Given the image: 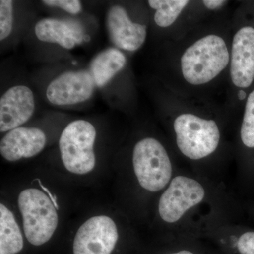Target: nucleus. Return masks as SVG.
Masks as SVG:
<instances>
[{
	"instance_id": "nucleus-19",
	"label": "nucleus",
	"mask_w": 254,
	"mask_h": 254,
	"mask_svg": "<svg viewBox=\"0 0 254 254\" xmlns=\"http://www.w3.org/2000/svg\"><path fill=\"white\" fill-rule=\"evenodd\" d=\"M42 2L47 6L59 7L71 14H78L82 10L81 2L78 0H43Z\"/></svg>"
},
{
	"instance_id": "nucleus-10",
	"label": "nucleus",
	"mask_w": 254,
	"mask_h": 254,
	"mask_svg": "<svg viewBox=\"0 0 254 254\" xmlns=\"http://www.w3.org/2000/svg\"><path fill=\"white\" fill-rule=\"evenodd\" d=\"M230 74L234 84L250 86L254 79V28H241L232 42Z\"/></svg>"
},
{
	"instance_id": "nucleus-17",
	"label": "nucleus",
	"mask_w": 254,
	"mask_h": 254,
	"mask_svg": "<svg viewBox=\"0 0 254 254\" xmlns=\"http://www.w3.org/2000/svg\"><path fill=\"white\" fill-rule=\"evenodd\" d=\"M241 138L248 148H254V91L249 95L241 128Z\"/></svg>"
},
{
	"instance_id": "nucleus-18",
	"label": "nucleus",
	"mask_w": 254,
	"mask_h": 254,
	"mask_svg": "<svg viewBox=\"0 0 254 254\" xmlns=\"http://www.w3.org/2000/svg\"><path fill=\"white\" fill-rule=\"evenodd\" d=\"M13 1H0V41H2L11 34L13 28Z\"/></svg>"
},
{
	"instance_id": "nucleus-9",
	"label": "nucleus",
	"mask_w": 254,
	"mask_h": 254,
	"mask_svg": "<svg viewBox=\"0 0 254 254\" xmlns=\"http://www.w3.org/2000/svg\"><path fill=\"white\" fill-rule=\"evenodd\" d=\"M35 109L34 95L28 87H11L0 98V131L18 128L30 120Z\"/></svg>"
},
{
	"instance_id": "nucleus-5",
	"label": "nucleus",
	"mask_w": 254,
	"mask_h": 254,
	"mask_svg": "<svg viewBox=\"0 0 254 254\" xmlns=\"http://www.w3.org/2000/svg\"><path fill=\"white\" fill-rule=\"evenodd\" d=\"M177 143L182 154L191 160H200L213 153L220 142V131L213 120L184 114L174 123Z\"/></svg>"
},
{
	"instance_id": "nucleus-11",
	"label": "nucleus",
	"mask_w": 254,
	"mask_h": 254,
	"mask_svg": "<svg viewBox=\"0 0 254 254\" xmlns=\"http://www.w3.org/2000/svg\"><path fill=\"white\" fill-rule=\"evenodd\" d=\"M106 23L110 39L120 49L136 51L144 43L146 26L132 22L126 10L122 6L116 5L110 8Z\"/></svg>"
},
{
	"instance_id": "nucleus-14",
	"label": "nucleus",
	"mask_w": 254,
	"mask_h": 254,
	"mask_svg": "<svg viewBox=\"0 0 254 254\" xmlns=\"http://www.w3.org/2000/svg\"><path fill=\"white\" fill-rule=\"evenodd\" d=\"M126 57L120 50L109 48L102 52L92 61L91 71L95 86L103 87L109 83L126 64Z\"/></svg>"
},
{
	"instance_id": "nucleus-8",
	"label": "nucleus",
	"mask_w": 254,
	"mask_h": 254,
	"mask_svg": "<svg viewBox=\"0 0 254 254\" xmlns=\"http://www.w3.org/2000/svg\"><path fill=\"white\" fill-rule=\"evenodd\" d=\"M95 83L89 71H67L55 78L46 90L48 101L55 105L83 103L91 98Z\"/></svg>"
},
{
	"instance_id": "nucleus-12",
	"label": "nucleus",
	"mask_w": 254,
	"mask_h": 254,
	"mask_svg": "<svg viewBox=\"0 0 254 254\" xmlns=\"http://www.w3.org/2000/svg\"><path fill=\"white\" fill-rule=\"evenodd\" d=\"M44 132L38 128L18 127L8 132L0 142L1 156L10 162L39 154L46 144Z\"/></svg>"
},
{
	"instance_id": "nucleus-3",
	"label": "nucleus",
	"mask_w": 254,
	"mask_h": 254,
	"mask_svg": "<svg viewBox=\"0 0 254 254\" xmlns=\"http://www.w3.org/2000/svg\"><path fill=\"white\" fill-rule=\"evenodd\" d=\"M96 130L86 120L68 124L60 138L59 146L65 168L70 173L86 175L95 168Z\"/></svg>"
},
{
	"instance_id": "nucleus-15",
	"label": "nucleus",
	"mask_w": 254,
	"mask_h": 254,
	"mask_svg": "<svg viewBox=\"0 0 254 254\" xmlns=\"http://www.w3.org/2000/svg\"><path fill=\"white\" fill-rule=\"evenodd\" d=\"M24 242L13 213L2 203L0 204V254H18Z\"/></svg>"
},
{
	"instance_id": "nucleus-22",
	"label": "nucleus",
	"mask_w": 254,
	"mask_h": 254,
	"mask_svg": "<svg viewBox=\"0 0 254 254\" xmlns=\"http://www.w3.org/2000/svg\"><path fill=\"white\" fill-rule=\"evenodd\" d=\"M171 254H194L192 253V252H190V251L183 250L180 251V252H176V253H173Z\"/></svg>"
},
{
	"instance_id": "nucleus-7",
	"label": "nucleus",
	"mask_w": 254,
	"mask_h": 254,
	"mask_svg": "<svg viewBox=\"0 0 254 254\" xmlns=\"http://www.w3.org/2000/svg\"><path fill=\"white\" fill-rule=\"evenodd\" d=\"M118 239V228L113 219L106 215L93 217L76 232L73 254H112Z\"/></svg>"
},
{
	"instance_id": "nucleus-13",
	"label": "nucleus",
	"mask_w": 254,
	"mask_h": 254,
	"mask_svg": "<svg viewBox=\"0 0 254 254\" xmlns=\"http://www.w3.org/2000/svg\"><path fill=\"white\" fill-rule=\"evenodd\" d=\"M38 40L46 43H57L65 49L71 50L81 43V31L75 23L56 18H43L35 26Z\"/></svg>"
},
{
	"instance_id": "nucleus-16",
	"label": "nucleus",
	"mask_w": 254,
	"mask_h": 254,
	"mask_svg": "<svg viewBox=\"0 0 254 254\" xmlns=\"http://www.w3.org/2000/svg\"><path fill=\"white\" fill-rule=\"evenodd\" d=\"M189 2L187 0H150L148 4L156 10L154 17L156 24L166 28L176 21Z\"/></svg>"
},
{
	"instance_id": "nucleus-20",
	"label": "nucleus",
	"mask_w": 254,
	"mask_h": 254,
	"mask_svg": "<svg viewBox=\"0 0 254 254\" xmlns=\"http://www.w3.org/2000/svg\"><path fill=\"white\" fill-rule=\"evenodd\" d=\"M227 2V1H224V0H204V1H203V3L206 6V8L210 10L221 7Z\"/></svg>"
},
{
	"instance_id": "nucleus-1",
	"label": "nucleus",
	"mask_w": 254,
	"mask_h": 254,
	"mask_svg": "<svg viewBox=\"0 0 254 254\" xmlns=\"http://www.w3.org/2000/svg\"><path fill=\"white\" fill-rule=\"evenodd\" d=\"M229 52L222 38L210 35L198 40L182 55L184 78L192 85L208 83L226 68Z\"/></svg>"
},
{
	"instance_id": "nucleus-2",
	"label": "nucleus",
	"mask_w": 254,
	"mask_h": 254,
	"mask_svg": "<svg viewBox=\"0 0 254 254\" xmlns=\"http://www.w3.org/2000/svg\"><path fill=\"white\" fill-rule=\"evenodd\" d=\"M18 204L28 242L40 247L49 242L59 221L57 208L50 197L41 190L27 189L18 195Z\"/></svg>"
},
{
	"instance_id": "nucleus-6",
	"label": "nucleus",
	"mask_w": 254,
	"mask_h": 254,
	"mask_svg": "<svg viewBox=\"0 0 254 254\" xmlns=\"http://www.w3.org/2000/svg\"><path fill=\"white\" fill-rule=\"evenodd\" d=\"M205 197L204 187L199 182L182 175L175 177L159 200V215L164 222L175 223Z\"/></svg>"
},
{
	"instance_id": "nucleus-21",
	"label": "nucleus",
	"mask_w": 254,
	"mask_h": 254,
	"mask_svg": "<svg viewBox=\"0 0 254 254\" xmlns=\"http://www.w3.org/2000/svg\"><path fill=\"white\" fill-rule=\"evenodd\" d=\"M246 96H247V94H246L245 91H242V90H241V91H239L238 97L239 98H240V100L245 99Z\"/></svg>"
},
{
	"instance_id": "nucleus-4",
	"label": "nucleus",
	"mask_w": 254,
	"mask_h": 254,
	"mask_svg": "<svg viewBox=\"0 0 254 254\" xmlns=\"http://www.w3.org/2000/svg\"><path fill=\"white\" fill-rule=\"evenodd\" d=\"M133 166L138 183L148 191L163 190L172 180L171 161L163 145L155 138H143L136 143Z\"/></svg>"
}]
</instances>
